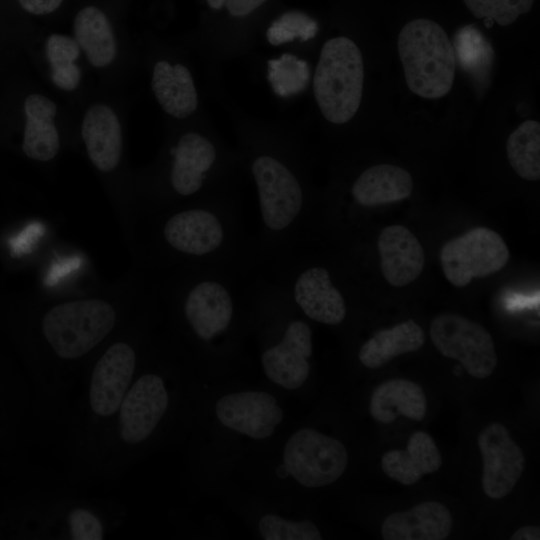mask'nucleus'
Segmentation results:
<instances>
[{"mask_svg":"<svg viewBox=\"0 0 540 540\" xmlns=\"http://www.w3.org/2000/svg\"><path fill=\"white\" fill-rule=\"evenodd\" d=\"M228 107L242 170L256 191L258 264L275 278L303 253L309 194L302 150L294 127Z\"/></svg>","mask_w":540,"mask_h":540,"instance_id":"obj_1","label":"nucleus"},{"mask_svg":"<svg viewBox=\"0 0 540 540\" xmlns=\"http://www.w3.org/2000/svg\"><path fill=\"white\" fill-rule=\"evenodd\" d=\"M310 85L316 106L326 122L349 123L357 114L363 95L364 61L359 46L343 35L326 40Z\"/></svg>","mask_w":540,"mask_h":540,"instance_id":"obj_2","label":"nucleus"},{"mask_svg":"<svg viewBox=\"0 0 540 540\" xmlns=\"http://www.w3.org/2000/svg\"><path fill=\"white\" fill-rule=\"evenodd\" d=\"M398 53L408 88L425 99H438L452 88L456 59L445 30L436 22L418 18L401 29Z\"/></svg>","mask_w":540,"mask_h":540,"instance_id":"obj_3","label":"nucleus"},{"mask_svg":"<svg viewBox=\"0 0 540 540\" xmlns=\"http://www.w3.org/2000/svg\"><path fill=\"white\" fill-rule=\"evenodd\" d=\"M115 321L116 313L108 302L87 299L53 307L45 314L42 329L59 357L75 359L99 344Z\"/></svg>","mask_w":540,"mask_h":540,"instance_id":"obj_4","label":"nucleus"},{"mask_svg":"<svg viewBox=\"0 0 540 540\" xmlns=\"http://www.w3.org/2000/svg\"><path fill=\"white\" fill-rule=\"evenodd\" d=\"M270 279L283 288L296 310L308 319L336 326L346 318L344 294L334 283L330 270L308 262L304 253L298 255L277 277Z\"/></svg>","mask_w":540,"mask_h":540,"instance_id":"obj_5","label":"nucleus"},{"mask_svg":"<svg viewBox=\"0 0 540 540\" xmlns=\"http://www.w3.org/2000/svg\"><path fill=\"white\" fill-rule=\"evenodd\" d=\"M510 251L494 230L476 227L445 243L440 250V264L446 279L455 287H464L474 278L500 271L508 262Z\"/></svg>","mask_w":540,"mask_h":540,"instance_id":"obj_6","label":"nucleus"},{"mask_svg":"<svg viewBox=\"0 0 540 540\" xmlns=\"http://www.w3.org/2000/svg\"><path fill=\"white\" fill-rule=\"evenodd\" d=\"M430 337L443 356L458 360L474 378L490 376L497 366L491 334L466 317L451 313L436 316L430 325Z\"/></svg>","mask_w":540,"mask_h":540,"instance_id":"obj_7","label":"nucleus"},{"mask_svg":"<svg viewBox=\"0 0 540 540\" xmlns=\"http://www.w3.org/2000/svg\"><path fill=\"white\" fill-rule=\"evenodd\" d=\"M283 461L289 474L301 485L317 488L335 482L343 474L348 454L339 440L303 428L287 441Z\"/></svg>","mask_w":540,"mask_h":540,"instance_id":"obj_8","label":"nucleus"},{"mask_svg":"<svg viewBox=\"0 0 540 540\" xmlns=\"http://www.w3.org/2000/svg\"><path fill=\"white\" fill-rule=\"evenodd\" d=\"M313 353L309 324L293 318L285 325L280 339L265 348L261 364L266 376L290 390L301 387L310 374L309 359Z\"/></svg>","mask_w":540,"mask_h":540,"instance_id":"obj_9","label":"nucleus"},{"mask_svg":"<svg viewBox=\"0 0 540 540\" xmlns=\"http://www.w3.org/2000/svg\"><path fill=\"white\" fill-rule=\"evenodd\" d=\"M478 446L483 460V490L489 498L501 499L511 492L522 475L523 452L499 422L488 424L480 432Z\"/></svg>","mask_w":540,"mask_h":540,"instance_id":"obj_10","label":"nucleus"},{"mask_svg":"<svg viewBox=\"0 0 540 540\" xmlns=\"http://www.w3.org/2000/svg\"><path fill=\"white\" fill-rule=\"evenodd\" d=\"M168 394L161 377L141 376L125 394L119 413V433L128 444L145 440L168 407Z\"/></svg>","mask_w":540,"mask_h":540,"instance_id":"obj_11","label":"nucleus"},{"mask_svg":"<svg viewBox=\"0 0 540 540\" xmlns=\"http://www.w3.org/2000/svg\"><path fill=\"white\" fill-rule=\"evenodd\" d=\"M219 421L253 439H265L283 420L276 399L261 391H244L223 396L215 406Z\"/></svg>","mask_w":540,"mask_h":540,"instance_id":"obj_12","label":"nucleus"},{"mask_svg":"<svg viewBox=\"0 0 540 540\" xmlns=\"http://www.w3.org/2000/svg\"><path fill=\"white\" fill-rule=\"evenodd\" d=\"M136 363L134 350L126 343L113 344L97 362L91 377L90 405L94 413L116 412L132 379Z\"/></svg>","mask_w":540,"mask_h":540,"instance_id":"obj_13","label":"nucleus"},{"mask_svg":"<svg viewBox=\"0 0 540 540\" xmlns=\"http://www.w3.org/2000/svg\"><path fill=\"white\" fill-rule=\"evenodd\" d=\"M377 248L381 272L394 287H403L416 280L423 271L424 250L416 236L405 226L390 225L379 235Z\"/></svg>","mask_w":540,"mask_h":540,"instance_id":"obj_14","label":"nucleus"},{"mask_svg":"<svg viewBox=\"0 0 540 540\" xmlns=\"http://www.w3.org/2000/svg\"><path fill=\"white\" fill-rule=\"evenodd\" d=\"M151 88L162 110L174 119L186 120L201 109L194 76L183 63L158 60L152 70Z\"/></svg>","mask_w":540,"mask_h":540,"instance_id":"obj_15","label":"nucleus"},{"mask_svg":"<svg viewBox=\"0 0 540 540\" xmlns=\"http://www.w3.org/2000/svg\"><path fill=\"white\" fill-rule=\"evenodd\" d=\"M451 529L449 510L439 502L426 501L390 514L383 521L381 533L385 540H443Z\"/></svg>","mask_w":540,"mask_h":540,"instance_id":"obj_16","label":"nucleus"},{"mask_svg":"<svg viewBox=\"0 0 540 540\" xmlns=\"http://www.w3.org/2000/svg\"><path fill=\"white\" fill-rule=\"evenodd\" d=\"M82 137L88 156L96 168L109 172L118 165L122 151L121 127L109 106L97 104L86 112Z\"/></svg>","mask_w":540,"mask_h":540,"instance_id":"obj_17","label":"nucleus"},{"mask_svg":"<svg viewBox=\"0 0 540 540\" xmlns=\"http://www.w3.org/2000/svg\"><path fill=\"white\" fill-rule=\"evenodd\" d=\"M413 190L410 173L396 165L377 164L362 171L352 182L350 195L362 207H373L408 198Z\"/></svg>","mask_w":540,"mask_h":540,"instance_id":"obj_18","label":"nucleus"},{"mask_svg":"<svg viewBox=\"0 0 540 540\" xmlns=\"http://www.w3.org/2000/svg\"><path fill=\"white\" fill-rule=\"evenodd\" d=\"M442 464L441 454L426 432H414L405 450L387 451L381 460L383 472L392 480L410 486L423 475L436 472Z\"/></svg>","mask_w":540,"mask_h":540,"instance_id":"obj_19","label":"nucleus"},{"mask_svg":"<svg viewBox=\"0 0 540 540\" xmlns=\"http://www.w3.org/2000/svg\"><path fill=\"white\" fill-rule=\"evenodd\" d=\"M372 417L390 424L400 415L420 421L426 415L427 400L422 388L406 379H391L377 386L369 405Z\"/></svg>","mask_w":540,"mask_h":540,"instance_id":"obj_20","label":"nucleus"},{"mask_svg":"<svg viewBox=\"0 0 540 540\" xmlns=\"http://www.w3.org/2000/svg\"><path fill=\"white\" fill-rule=\"evenodd\" d=\"M26 125L22 144L23 152L31 159L48 161L59 150V135L53 119L56 105L49 98L32 94L24 103Z\"/></svg>","mask_w":540,"mask_h":540,"instance_id":"obj_21","label":"nucleus"},{"mask_svg":"<svg viewBox=\"0 0 540 540\" xmlns=\"http://www.w3.org/2000/svg\"><path fill=\"white\" fill-rule=\"evenodd\" d=\"M425 342L423 329L412 319L377 331L359 349L362 365L376 369L393 358L419 350Z\"/></svg>","mask_w":540,"mask_h":540,"instance_id":"obj_22","label":"nucleus"},{"mask_svg":"<svg viewBox=\"0 0 540 540\" xmlns=\"http://www.w3.org/2000/svg\"><path fill=\"white\" fill-rule=\"evenodd\" d=\"M73 28L75 41L93 66L103 67L114 60L115 38L107 17L100 9L88 6L80 10Z\"/></svg>","mask_w":540,"mask_h":540,"instance_id":"obj_23","label":"nucleus"},{"mask_svg":"<svg viewBox=\"0 0 540 540\" xmlns=\"http://www.w3.org/2000/svg\"><path fill=\"white\" fill-rule=\"evenodd\" d=\"M311 77L308 62L295 50L283 51L268 59L266 64L270 89L281 100H292L303 93L310 85Z\"/></svg>","mask_w":540,"mask_h":540,"instance_id":"obj_24","label":"nucleus"},{"mask_svg":"<svg viewBox=\"0 0 540 540\" xmlns=\"http://www.w3.org/2000/svg\"><path fill=\"white\" fill-rule=\"evenodd\" d=\"M507 157L511 167L523 179L540 178V125L528 120L520 124L507 140Z\"/></svg>","mask_w":540,"mask_h":540,"instance_id":"obj_25","label":"nucleus"},{"mask_svg":"<svg viewBox=\"0 0 540 540\" xmlns=\"http://www.w3.org/2000/svg\"><path fill=\"white\" fill-rule=\"evenodd\" d=\"M319 32L315 19L299 10H289L272 20L265 30V39L270 46L293 47L308 44Z\"/></svg>","mask_w":540,"mask_h":540,"instance_id":"obj_26","label":"nucleus"},{"mask_svg":"<svg viewBox=\"0 0 540 540\" xmlns=\"http://www.w3.org/2000/svg\"><path fill=\"white\" fill-rule=\"evenodd\" d=\"M46 55L53 83L63 90H74L81 78L80 69L74 63L79 56L77 42L65 35L52 34L46 42Z\"/></svg>","mask_w":540,"mask_h":540,"instance_id":"obj_27","label":"nucleus"},{"mask_svg":"<svg viewBox=\"0 0 540 540\" xmlns=\"http://www.w3.org/2000/svg\"><path fill=\"white\" fill-rule=\"evenodd\" d=\"M452 46L455 59L459 61L463 70L476 76L490 69L494 60V51L474 25L459 30Z\"/></svg>","mask_w":540,"mask_h":540,"instance_id":"obj_28","label":"nucleus"},{"mask_svg":"<svg viewBox=\"0 0 540 540\" xmlns=\"http://www.w3.org/2000/svg\"><path fill=\"white\" fill-rule=\"evenodd\" d=\"M476 18H488L500 26L512 24L520 15L528 13L534 0H463Z\"/></svg>","mask_w":540,"mask_h":540,"instance_id":"obj_29","label":"nucleus"},{"mask_svg":"<svg viewBox=\"0 0 540 540\" xmlns=\"http://www.w3.org/2000/svg\"><path fill=\"white\" fill-rule=\"evenodd\" d=\"M265 540H321L318 528L311 521L291 522L277 515H265L259 522Z\"/></svg>","mask_w":540,"mask_h":540,"instance_id":"obj_30","label":"nucleus"},{"mask_svg":"<svg viewBox=\"0 0 540 540\" xmlns=\"http://www.w3.org/2000/svg\"><path fill=\"white\" fill-rule=\"evenodd\" d=\"M71 538L74 540H100L103 529L100 520L85 509H75L69 515Z\"/></svg>","mask_w":540,"mask_h":540,"instance_id":"obj_31","label":"nucleus"},{"mask_svg":"<svg viewBox=\"0 0 540 540\" xmlns=\"http://www.w3.org/2000/svg\"><path fill=\"white\" fill-rule=\"evenodd\" d=\"M268 0H226L224 8L229 17L235 20L246 19Z\"/></svg>","mask_w":540,"mask_h":540,"instance_id":"obj_32","label":"nucleus"},{"mask_svg":"<svg viewBox=\"0 0 540 540\" xmlns=\"http://www.w3.org/2000/svg\"><path fill=\"white\" fill-rule=\"evenodd\" d=\"M63 0H19L20 5L35 15L48 14L56 10Z\"/></svg>","mask_w":540,"mask_h":540,"instance_id":"obj_33","label":"nucleus"},{"mask_svg":"<svg viewBox=\"0 0 540 540\" xmlns=\"http://www.w3.org/2000/svg\"><path fill=\"white\" fill-rule=\"evenodd\" d=\"M512 540H538L540 529L538 526H523L517 529L511 536Z\"/></svg>","mask_w":540,"mask_h":540,"instance_id":"obj_34","label":"nucleus"},{"mask_svg":"<svg viewBox=\"0 0 540 540\" xmlns=\"http://www.w3.org/2000/svg\"><path fill=\"white\" fill-rule=\"evenodd\" d=\"M225 2L226 0H206L208 7L215 12L223 10Z\"/></svg>","mask_w":540,"mask_h":540,"instance_id":"obj_35","label":"nucleus"},{"mask_svg":"<svg viewBox=\"0 0 540 540\" xmlns=\"http://www.w3.org/2000/svg\"><path fill=\"white\" fill-rule=\"evenodd\" d=\"M277 475L280 477V478H285L287 477L289 474L286 466L284 464L280 465L277 469Z\"/></svg>","mask_w":540,"mask_h":540,"instance_id":"obj_36","label":"nucleus"}]
</instances>
